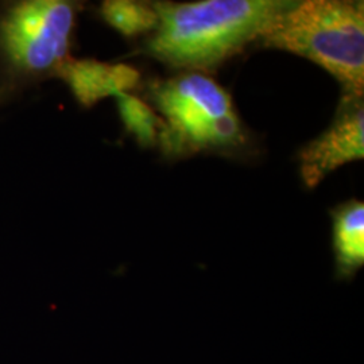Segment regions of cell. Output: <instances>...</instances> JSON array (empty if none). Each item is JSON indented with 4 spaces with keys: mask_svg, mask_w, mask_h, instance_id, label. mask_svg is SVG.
I'll use <instances>...</instances> for the list:
<instances>
[{
    "mask_svg": "<svg viewBox=\"0 0 364 364\" xmlns=\"http://www.w3.org/2000/svg\"><path fill=\"white\" fill-rule=\"evenodd\" d=\"M333 251L338 279H352L364 264V204L353 200L333 212Z\"/></svg>",
    "mask_w": 364,
    "mask_h": 364,
    "instance_id": "52a82bcc",
    "label": "cell"
},
{
    "mask_svg": "<svg viewBox=\"0 0 364 364\" xmlns=\"http://www.w3.org/2000/svg\"><path fill=\"white\" fill-rule=\"evenodd\" d=\"M153 100L166 117L159 135L164 151L181 156L208 149H228L243 142L231 97L212 78L182 73L151 88Z\"/></svg>",
    "mask_w": 364,
    "mask_h": 364,
    "instance_id": "3957f363",
    "label": "cell"
},
{
    "mask_svg": "<svg viewBox=\"0 0 364 364\" xmlns=\"http://www.w3.org/2000/svg\"><path fill=\"white\" fill-rule=\"evenodd\" d=\"M70 88L80 105L92 107L108 96H117L134 90L139 72L126 64H107L96 60L68 58L55 72Z\"/></svg>",
    "mask_w": 364,
    "mask_h": 364,
    "instance_id": "8992f818",
    "label": "cell"
},
{
    "mask_svg": "<svg viewBox=\"0 0 364 364\" xmlns=\"http://www.w3.org/2000/svg\"><path fill=\"white\" fill-rule=\"evenodd\" d=\"M102 15L109 26L126 37L154 31L158 25V15L153 3L108 0L102 6Z\"/></svg>",
    "mask_w": 364,
    "mask_h": 364,
    "instance_id": "ba28073f",
    "label": "cell"
},
{
    "mask_svg": "<svg viewBox=\"0 0 364 364\" xmlns=\"http://www.w3.org/2000/svg\"><path fill=\"white\" fill-rule=\"evenodd\" d=\"M294 4L287 0L156 1L158 25L147 52L173 68L215 69L260 38Z\"/></svg>",
    "mask_w": 364,
    "mask_h": 364,
    "instance_id": "6da1fadb",
    "label": "cell"
},
{
    "mask_svg": "<svg viewBox=\"0 0 364 364\" xmlns=\"http://www.w3.org/2000/svg\"><path fill=\"white\" fill-rule=\"evenodd\" d=\"M117 100L120 119L136 142L144 147L158 144L164 120L156 117L153 108L130 93L117 95Z\"/></svg>",
    "mask_w": 364,
    "mask_h": 364,
    "instance_id": "9c48e42d",
    "label": "cell"
},
{
    "mask_svg": "<svg viewBox=\"0 0 364 364\" xmlns=\"http://www.w3.org/2000/svg\"><path fill=\"white\" fill-rule=\"evenodd\" d=\"M75 18V7L64 0L21 1L0 18V48L22 73L57 72L69 58Z\"/></svg>",
    "mask_w": 364,
    "mask_h": 364,
    "instance_id": "277c9868",
    "label": "cell"
},
{
    "mask_svg": "<svg viewBox=\"0 0 364 364\" xmlns=\"http://www.w3.org/2000/svg\"><path fill=\"white\" fill-rule=\"evenodd\" d=\"M260 39L267 48L323 66L341 82L346 95L363 96V1H296Z\"/></svg>",
    "mask_w": 364,
    "mask_h": 364,
    "instance_id": "7a4b0ae2",
    "label": "cell"
},
{
    "mask_svg": "<svg viewBox=\"0 0 364 364\" xmlns=\"http://www.w3.org/2000/svg\"><path fill=\"white\" fill-rule=\"evenodd\" d=\"M363 156V96L344 95L331 127L299 153L302 180L314 188L331 171Z\"/></svg>",
    "mask_w": 364,
    "mask_h": 364,
    "instance_id": "5b68a950",
    "label": "cell"
}]
</instances>
